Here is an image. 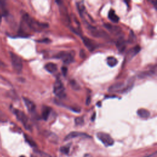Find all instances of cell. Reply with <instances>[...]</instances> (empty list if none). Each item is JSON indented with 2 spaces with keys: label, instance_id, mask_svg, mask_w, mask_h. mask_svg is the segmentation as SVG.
Here are the masks:
<instances>
[{
  "label": "cell",
  "instance_id": "1",
  "mask_svg": "<svg viewBox=\"0 0 157 157\" xmlns=\"http://www.w3.org/2000/svg\"><path fill=\"white\" fill-rule=\"evenodd\" d=\"M46 27H48L47 24L38 22L31 18L28 13H25L22 17L20 32L21 34L25 35L27 34L26 28H28L31 30L39 32Z\"/></svg>",
  "mask_w": 157,
  "mask_h": 157
},
{
  "label": "cell",
  "instance_id": "2",
  "mask_svg": "<svg viewBox=\"0 0 157 157\" xmlns=\"http://www.w3.org/2000/svg\"><path fill=\"white\" fill-rule=\"evenodd\" d=\"M10 59L12 66L17 73H20L23 69V62L21 58L17 54L10 52Z\"/></svg>",
  "mask_w": 157,
  "mask_h": 157
},
{
  "label": "cell",
  "instance_id": "3",
  "mask_svg": "<svg viewBox=\"0 0 157 157\" xmlns=\"http://www.w3.org/2000/svg\"><path fill=\"white\" fill-rule=\"evenodd\" d=\"M54 58L61 59L63 62L66 64H69L74 61V55L72 53L69 52H59L55 56H54Z\"/></svg>",
  "mask_w": 157,
  "mask_h": 157
},
{
  "label": "cell",
  "instance_id": "4",
  "mask_svg": "<svg viewBox=\"0 0 157 157\" xmlns=\"http://www.w3.org/2000/svg\"><path fill=\"white\" fill-rule=\"evenodd\" d=\"M53 93L59 98H64L66 96L64 86L59 79H57L53 85Z\"/></svg>",
  "mask_w": 157,
  "mask_h": 157
},
{
  "label": "cell",
  "instance_id": "5",
  "mask_svg": "<svg viewBox=\"0 0 157 157\" xmlns=\"http://www.w3.org/2000/svg\"><path fill=\"white\" fill-rule=\"evenodd\" d=\"M96 136L98 139L106 147L112 146L114 143L113 139L107 133L99 132L96 134Z\"/></svg>",
  "mask_w": 157,
  "mask_h": 157
},
{
  "label": "cell",
  "instance_id": "6",
  "mask_svg": "<svg viewBox=\"0 0 157 157\" xmlns=\"http://www.w3.org/2000/svg\"><path fill=\"white\" fill-rule=\"evenodd\" d=\"M85 25L87 30L91 34V36L95 37H107V34L104 31L99 30L93 26H91L89 23L85 22Z\"/></svg>",
  "mask_w": 157,
  "mask_h": 157
},
{
  "label": "cell",
  "instance_id": "7",
  "mask_svg": "<svg viewBox=\"0 0 157 157\" xmlns=\"http://www.w3.org/2000/svg\"><path fill=\"white\" fill-rule=\"evenodd\" d=\"M13 112L17 118L21 122V123L23 124V126L26 128H28L29 127V125L28 123V118L23 112L18 109H13Z\"/></svg>",
  "mask_w": 157,
  "mask_h": 157
},
{
  "label": "cell",
  "instance_id": "8",
  "mask_svg": "<svg viewBox=\"0 0 157 157\" xmlns=\"http://www.w3.org/2000/svg\"><path fill=\"white\" fill-rule=\"evenodd\" d=\"M56 2L58 3V6L59 7V12H60V14L62 17L63 20H64V21L66 23H70V18H69V17L68 13H67V9L66 8V7L64 6H63L62 1H56Z\"/></svg>",
  "mask_w": 157,
  "mask_h": 157
},
{
  "label": "cell",
  "instance_id": "9",
  "mask_svg": "<svg viewBox=\"0 0 157 157\" xmlns=\"http://www.w3.org/2000/svg\"><path fill=\"white\" fill-rule=\"evenodd\" d=\"M82 41L84 44V45L86 46V47L91 52L94 50L96 48L98 47L97 44L95 42V41L89 39L88 37H86L85 36L82 37Z\"/></svg>",
  "mask_w": 157,
  "mask_h": 157
},
{
  "label": "cell",
  "instance_id": "10",
  "mask_svg": "<svg viewBox=\"0 0 157 157\" xmlns=\"http://www.w3.org/2000/svg\"><path fill=\"white\" fill-rule=\"evenodd\" d=\"M125 85L123 82H118L112 85L109 88V91L114 93V92H121L122 93Z\"/></svg>",
  "mask_w": 157,
  "mask_h": 157
},
{
  "label": "cell",
  "instance_id": "11",
  "mask_svg": "<svg viewBox=\"0 0 157 157\" xmlns=\"http://www.w3.org/2000/svg\"><path fill=\"white\" fill-rule=\"evenodd\" d=\"M77 137H90V136L88 135L86 133L81 132H77V131H72L69 133L64 138L65 140H68L73 138H75Z\"/></svg>",
  "mask_w": 157,
  "mask_h": 157
},
{
  "label": "cell",
  "instance_id": "12",
  "mask_svg": "<svg viewBox=\"0 0 157 157\" xmlns=\"http://www.w3.org/2000/svg\"><path fill=\"white\" fill-rule=\"evenodd\" d=\"M23 101L28 112H30L31 113H34L36 110L35 104L32 101L26 98H23Z\"/></svg>",
  "mask_w": 157,
  "mask_h": 157
},
{
  "label": "cell",
  "instance_id": "13",
  "mask_svg": "<svg viewBox=\"0 0 157 157\" xmlns=\"http://www.w3.org/2000/svg\"><path fill=\"white\" fill-rule=\"evenodd\" d=\"M141 50V47L139 45H136L126 53V58L128 59H131L135 55H136Z\"/></svg>",
  "mask_w": 157,
  "mask_h": 157
},
{
  "label": "cell",
  "instance_id": "14",
  "mask_svg": "<svg viewBox=\"0 0 157 157\" xmlns=\"http://www.w3.org/2000/svg\"><path fill=\"white\" fill-rule=\"evenodd\" d=\"M104 26L106 29H107L110 32H111L113 34H119L121 33V29L117 26H114L112 25H110L109 23H105Z\"/></svg>",
  "mask_w": 157,
  "mask_h": 157
},
{
  "label": "cell",
  "instance_id": "15",
  "mask_svg": "<svg viewBox=\"0 0 157 157\" xmlns=\"http://www.w3.org/2000/svg\"><path fill=\"white\" fill-rule=\"evenodd\" d=\"M116 46L120 52H123L126 48V42L123 38H120L116 42Z\"/></svg>",
  "mask_w": 157,
  "mask_h": 157
},
{
  "label": "cell",
  "instance_id": "16",
  "mask_svg": "<svg viewBox=\"0 0 157 157\" xmlns=\"http://www.w3.org/2000/svg\"><path fill=\"white\" fill-rule=\"evenodd\" d=\"M44 68L45 69L50 72V73H55L57 69H58V66L56 64L53 63H47L45 66H44Z\"/></svg>",
  "mask_w": 157,
  "mask_h": 157
},
{
  "label": "cell",
  "instance_id": "17",
  "mask_svg": "<svg viewBox=\"0 0 157 157\" xmlns=\"http://www.w3.org/2000/svg\"><path fill=\"white\" fill-rule=\"evenodd\" d=\"M137 114L142 118H144V119H147L148 118L150 115V112L145 109H139L137 110Z\"/></svg>",
  "mask_w": 157,
  "mask_h": 157
},
{
  "label": "cell",
  "instance_id": "18",
  "mask_svg": "<svg viewBox=\"0 0 157 157\" xmlns=\"http://www.w3.org/2000/svg\"><path fill=\"white\" fill-rule=\"evenodd\" d=\"M108 17L113 23H118L119 21V19H120L119 17L116 15L115 11L112 9L110 10V11L109 12Z\"/></svg>",
  "mask_w": 157,
  "mask_h": 157
},
{
  "label": "cell",
  "instance_id": "19",
  "mask_svg": "<svg viewBox=\"0 0 157 157\" xmlns=\"http://www.w3.org/2000/svg\"><path fill=\"white\" fill-rule=\"evenodd\" d=\"M51 112V109L49 107L47 106H44L42 108V117L44 120H47L50 115Z\"/></svg>",
  "mask_w": 157,
  "mask_h": 157
},
{
  "label": "cell",
  "instance_id": "20",
  "mask_svg": "<svg viewBox=\"0 0 157 157\" xmlns=\"http://www.w3.org/2000/svg\"><path fill=\"white\" fill-rule=\"evenodd\" d=\"M134 78H130L128 81L127 85L124 86V88L122 93H126V92L129 91L132 89V88L134 85Z\"/></svg>",
  "mask_w": 157,
  "mask_h": 157
},
{
  "label": "cell",
  "instance_id": "21",
  "mask_svg": "<svg viewBox=\"0 0 157 157\" xmlns=\"http://www.w3.org/2000/svg\"><path fill=\"white\" fill-rule=\"evenodd\" d=\"M155 69H150L149 71H143L141 72L139 74V77L140 78H144V77H149V76H151L154 74H155Z\"/></svg>",
  "mask_w": 157,
  "mask_h": 157
},
{
  "label": "cell",
  "instance_id": "22",
  "mask_svg": "<svg viewBox=\"0 0 157 157\" xmlns=\"http://www.w3.org/2000/svg\"><path fill=\"white\" fill-rule=\"evenodd\" d=\"M107 63L110 67H114L118 63V60L113 56H109L107 58Z\"/></svg>",
  "mask_w": 157,
  "mask_h": 157
},
{
  "label": "cell",
  "instance_id": "23",
  "mask_svg": "<svg viewBox=\"0 0 157 157\" xmlns=\"http://www.w3.org/2000/svg\"><path fill=\"white\" fill-rule=\"evenodd\" d=\"M76 6H77L78 12H79L80 15L82 16V15H83V13L84 11H85V6H84L83 2L82 1L77 2L76 3Z\"/></svg>",
  "mask_w": 157,
  "mask_h": 157
},
{
  "label": "cell",
  "instance_id": "24",
  "mask_svg": "<svg viewBox=\"0 0 157 157\" xmlns=\"http://www.w3.org/2000/svg\"><path fill=\"white\" fill-rule=\"evenodd\" d=\"M34 153L35 155L33 157H52L48 153H46L44 151L40 150H35Z\"/></svg>",
  "mask_w": 157,
  "mask_h": 157
},
{
  "label": "cell",
  "instance_id": "25",
  "mask_svg": "<svg viewBox=\"0 0 157 157\" xmlns=\"http://www.w3.org/2000/svg\"><path fill=\"white\" fill-rule=\"evenodd\" d=\"M70 85L73 90H78L80 88V86L79 84L75 80H70Z\"/></svg>",
  "mask_w": 157,
  "mask_h": 157
},
{
  "label": "cell",
  "instance_id": "26",
  "mask_svg": "<svg viewBox=\"0 0 157 157\" xmlns=\"http://www.w3.org/2000/svg\"><path fill=\"white\" fill-rule=\"evenodd\" d=\"M25 139L26 142H28L31 147H36V142L29 136H27L26 134H25Z\"/></svg>",
  "mask_w": 157,
  "mask_h": 157
},
{
  "label": "cell",
  "instance_id": "27",
  "mask_svg": "<svg viewBox=\"0 0 157 157\" xmlns=\"http://www.w3.org/2000/svg\"><path fill=\"white\" fill-rule=\"evenodd\" d=\"M84 123V119L82 117H77L75 119V123L77 125H82Z\"/></svg>",
  "mask_w": 157,
  "mask_h": 157
},
{
  "label": "cell",
  "instance_id": "28",
  "mask_svg": "<svg viewBox=\"0 0 157 157\" xmlns=\"http://www.w3.org/2000/svg\"><path fill=\"white\" fill-rule=\"evenodd\" d=\"M69 148H70V146L69 145H67L66 146L61 147L60 148V151L64 154H67L69 151Z\"/></svg>",
  "mask_w": 157,
  "mask_h": 157
},
{
  "label": "cell",
  "instance_id": "29",
  "mask_svg": "<svg viewBox=\"0 0 157 157\" xmlns=\"http://www.w3.org/2000/svg\"><path fill=\"white\" fill-rule=\"evenodd\" d=\"M5 6H6V2L4 1H0V8L2 9L4 11L5 10Z\"/></svg>",
  "mask_w": 157,
  "mask_h": 157
},
{
  "label": "cell",
  "instance_id": "30",
  "mask_svg": "<svg viewBox=\"0 0 157 157\" xmlns=\"http://www.w3.org/2000/svg\"><path fill=\"white\" fill-rule=\"evenodd\" d=\"M61 71H62V73H63V74L64 75H66V74H67V68L66 67H65V66H63L62 67H61Z\"/></svg>",
  "mask_w": 157,
  "mask_h": 157
},
{
  "label": "cell",
  "instance_id": "31",
  "mask_svg": "<svg viewBox=\"0 0 157 157\" xmlns=\"http://www.w3.org/2000/svg\"><path fill=\"white\" fill-rule=\"evenodd\" d=\"M4 121H5V115L0 110V122H2Z\"/></svg>",
  "mask_w": 157,
  "mask_h": 157
},
{
  "label": "cell",
  "instance_id": "32",
  "mask_svg": "<svg viewBox=\"0 0 157 157\" xmlns=\"http://www.w3.org/2000/svg\"><path fill=\"white\" fill-rule=\"evenodd\" d=\"M80 54V56H81L82 58H84L85 57V55H85V52L84 50H81Z\"/></svg>",
  "mask_w": 157,
  "mask_h": 157
},
{
  "label": "cell",
  "instance_id": "33",
  "mask_svg": "<svg viewBox=\"0 0 157 157\" xmlns=\"http://www.w3.org/2000/svg\"><path fill=\"white\" fill-rule=\"evenodd\" d=\"M151 2L155 8L157 10V1H151Z\"/></svg>",
  "mask_w": 157,
  "mask_h": 157
},
{
  "label": "cell",
  "instance_id": "34",
  "mask_svg": "<svg viewBox=\"0 0 157 157\" xmlns=\"http://www.w3.org/2000/svg\"><path fill=\"white\" fill-rule=\"evenodd\" d=\"M156 152H155L151 155H147V156H145L144 157H155L156 156Z\"/></svg>",
  "mask_w": 157,
  "mask_h": 157
},
{
  "label": "cell",
  "instance_id": "35",
  "mask_svg": "<svg viewBox=\"0 0 157 157\" xmlns=\"http://www.w3.org/2000/svg\"><path fill=\"white\" fill-rule=\"evenodd\" d=\"M39 42H50V40L48 39H45L42 40H39Z\"/></svg>",
  "mask_w": 157,
  "mask_h": 157
},
{
  "label": "cell",
  "instance_id": "36",
  "mask_svg": "<svg viewBox=\"0 0 157 157\" xmlns=\"http://www.w3.org/2000/svg\"><path fill=\"white\" fill-rule=\"evenodd\" d=\"M90 102V97H88V98H87V101H86V105L89 104Z\"/></svg>",
  "mask_w": 157,
  "mask_h": 157
},
{
  "label": "cell",
  "instance_id": "37",
  "mask_svg": "<svg viewBox=\"0 0 157 157\" xmlns=\"http://www.w3.org/2000/svg\"><path fill=\"white\" fill-rule=\"evenodd\" d=\"M95 116H96V113H94V115H93V116H92V117H91V120H92V121L94 120V117H95Z\"/></svg>",
  "mask_w": 157,
  "mask_h": 157
},
{
  "label": "cell",
  "instance_id": "38",
  "mask_svg": "<svg viewBox=\"0 0 157 157\" xmlns=\"http://www.w3.org/2000/svg\"><path fill=\"white\" fill-rule=\"evenodd\" d=\"M1 19H2V17H1V15L0 13V23L1 22Z\"/></svg>",
  "mask_w": 157,
  "mask_h": 157
},
{
  "label": "cell",
  "instance_id": "39",
  "mask_svg": "<svg viewBox=\"0 0 157 157\" xmlns=\"http://www.w3.org/2000/svg\"><path fill=\"white\" fill-rule=\"evenodd\" d=\"M20 157H25V156H20Z\"/></svg>",
  "mask_w": 157,
  "mask_h": 157
}]
</instances>
